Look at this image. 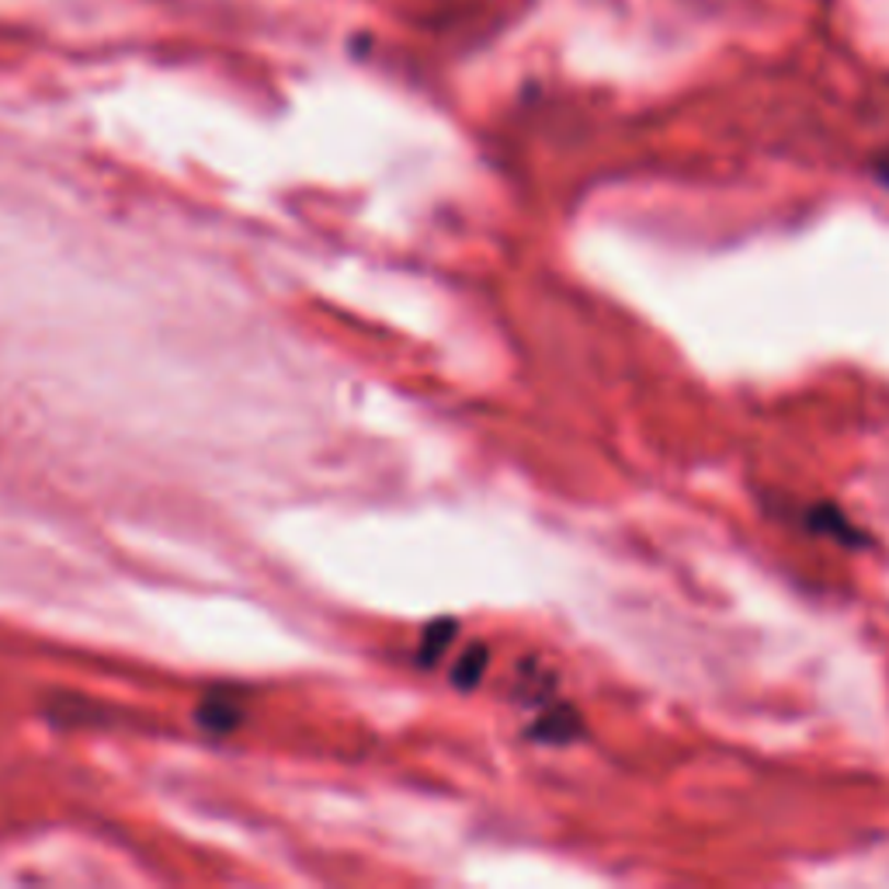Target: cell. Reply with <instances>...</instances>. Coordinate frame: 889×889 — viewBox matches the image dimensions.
<instances>
[{"label": "cell", "mask_w": 889, "mask_h": 889, "mask_svg": "<svg viewBox=\"0 0 889 889\" xmlns=\"http://www.w3.org/2000/svg\"><path fill=\"white\" fill-rule=\"evenodd\" d=\"M806 529H810L813 535L838 539L841 545H855L858 542L855 524L847 521L838 508H831V504H813V508L806 511Z\"/></svg>", "instance_id": "cell-1"}, {"label": "cell", "mask_w": 889, "mask_h": 889, "mask_svg": "<svg viewBox=\"0 0 889 889\" xmlns=\"http://www.w3.org/2000/svg\"><path fill=\"white\" fill-rule=\"evenodd\" d=\"M459 667H462V671H470V684H473V681L480 678V667H487V650H480V646H473L470 657L462 660ZM455 674H459V671H455ZM470 684H466V689H470Z\"/></svg>", "instance_id": "cell-2"}]
</instances>
